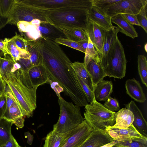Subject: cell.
Instances as JSON below:
<instances>
[{
    "instance_id": "13",
    "label": "cell",
    "mask_w": 147,
    "mask_h": 147,
    "mask_svg": "<svg viewBox=\"0 0 147 147\" xmlns=\"http://www.w3.org/2000/svg\"><path fill=\"white\" fill-rule=\"evenodd\" d=\"M84 63L91 79L94 89L96 85L106 76L101 64L100 56L94 58L84 57Z\"/></svg>"
},
{
    "instance_id": "17",
    "label": "cell",
    "mask_w": 147,
    "mask_h": 147,
    "mask_svg": "<svg viewBox=\"0 0 147 147\" xmlns=\"http://www.w3.org/2000/svg\"><path fill=\"white\" fill-rule=\"evenodd\" d=\"M114 140L106 131L93 130L80 147H99Z\"/></svg>"
},
{
    "instance_id": "4",
    "label": "cell",
    "mask_w": 147,
    "mask_h": 147,
    "mask_svg": "<svg viewBox=\"0 0 147 147\" xmlns=\"http://www.w3.org/2000/svg\"><path fill=\"white\" fill-rule=\"evenodd\" d=\"M84 119L94 130L105 131L115 123L116 113L111 111L96 100L85 106Z\"/></svg>"
},
{
    "instance_id": "32",
    "label": "cell",
    "mask_w": 147,
    "mask_h": 147,
    "mask_svg": "<svg viewBox=\"0 0 147 147\" xmlns=\"http://www.w3.org/2000/svg\"><path fill=\"white\" fill-rule=\"evenodd\" d=\"M15 63L11 57H0V73L1 77L11 72Z\"/></svg>"
},
{
    "instance_id": "52",
    "label": "cell",
    "mask_w": 147,
    "mask_h": 147,
    "mask_svg": "<svg viewBox=\"0 0 147 147\" xmlns=\"http://www.w3.org/2000/svg\"><path fill=\"white\" fill-rule=\"evenodd\" d=\"M117 141L114 140L113 142L99 147H111L117 143Z\"/></svg>"
},
{
    "instance_id": "8",
    "label": "cell",
    "mask_w": 147,
    "mask_h": 147,
    "mask_svg": "<svg viewBox=\"0 0 147 147\" xmlns=\"http://www.w3.org/2000/svg\"><path fill=\"white\" fill-rule=\"evenodd\" d=\"M22 3L34 7L51 11L69 7L90 8L92 0H18Z\"/></svg>"
},
{
    "instance_id": "49",
    "label": "cell",
    "mask_w": 147,
    "mask_h": 147,
    "mask_svg": "<svg viewBox=\"0 0 147 147\" xmlns=\"http://www.w3.org/2000/svg\"><path fill=\"white\" fill-rule=\"evenodd\" d=\"M7 18L3 17L0 13V30L8 24Z\"/></svg>"
},
{
    "instance_id": "21",
    "label": "cell",
    "mask_w": 147,
    "mask_h": 147,
    "mask_svg": "<svg viewBox=\"0 0 147 147\" xmlns=\"http://www.w3.org/2000/svg\"><path fill=\"white\" fill-rule=\"evenodd\" d=\"M18 104L14 102L7 107L3 118L12 122L19 128L24 126V119Z\"/></svg>"
},
{
    "instance_id": "33",
    "label": "cell",
    "mask_w": 147,
    "mask_h": 147,
    "mask_svg": "<svg viewBox=\"0 0 147 147\" xmlns=\"http://www.w3.org/2000/svg\"><path fill=\"white\" fill-rule=\"evenodd\" d=\"M7 46L10 53V56L15 63L20 59L21 55L27 52V51H21L18 49L11 38H7Z\"/></svg>"
},
{
    "instance_id": "30",
    "label": "cell",
    "mask_w": 147,
    "mask_h": 147,
    "mask_svg": "<svg viewBox=\"0 0 147 147\" xmlns=\"http://www.w3.org/2000/svg\"><path fill=\"white\" fill-rule=\"evenodd\" d=\"M119 147H147V137L144 136L117 141L115 144Z\"/></svg>"
},
{
    "instance_id": "2",
    "label": "cell",
    "mask_w": 147,
    "mask_h": 147,
    "mask_svg": "<svg viewBox=\"0 0 147 147\" xmlns=\"http://www.w3.org/2000/svg\"><path fill=\"white\" fill-rule=\"evenodd\" d=\"M9 87L20 106L24 116H32L36 107V92L39 86L29 88L20 80L18 70L2 77Z\"/></svg>"
},
{
    "instance_id": "56",
    "label": "cell",
    "mask_w": 147,
    "mask_h": 147,
    "mask_svg": "<svg viewBox=\"0 0 147 147\" xmlns=\"http://www.w3.org/2000/svg\"><path fill=\"white\" fill-rule=\"evenodd\" d=\"M19 147H22V146H20Z\"/></svg>"
},
{
    "instance_id": "48",
    "label": "cell",
    "mask_w": 147,
    "mask_h": 147,
    "mask_svg": "<svg viewBox=\"0 0 147 147\" xmlns=\"http://www.w3.org/2000/svg\"><path fill=\"white\" fill-rule=\"evenodd\" d=\"M5 82L1 77H0V97L5 95Z\"/></svg>"
},
{
    "instance_id": "22",
    "label": "cell",
    "mask_w": 147,
    "mask_h": 147,
    "mask_svg": "<svg viewBox=\"0 0 147 147\" xmlns=\"http://www.w3.org/2000/svg\"><path fill=\"white\" fill-rule=\"evenodd\" d=\"M75 129L64 134L53 130L51 131L45 138L43 147H63L68 139L74 133Z\"/></svg>"
},
{
    "instance_id": "18",
    "label": "cell",
    "mask_w": 147,
    "mask_h": 147,
    "mask_svg": "<svg viewBox=\"0 0 147 147\" xmlns=\"http://www.w3.org/2000/svg\"><path fill=\"white\" fill-rule=\"evenodd\" d=\"M42 38L41 37L35 40H27L26 49L30 55L33 66L42 64Z\"/></svg>"
},
{
    "instance_id": "7",
    "label": "cell",
    "mask_w": 147,
    "mask_h": 147,
    "mask_svg": "<svg viewBox=\"0 0 147 147\" xmlns=\"http://www.w3.org/2000/svg\"><path fill=\"white\" fill-rule=\"evenodd\" d=\"M127 63L124 48L117 37L114 45L111 55L102 67L106 76L122 78L125 76Z\"/></svg>"
},
{
    "instance_id": "26",
    "label": "cell",
    "mask_w": 147,
    "mask_h": 147,
    "mask_svg": "<svg viewBox=\"0 0 147 147\" xmlns=\"http://www.w3.org/2000/svg\"><path fill=\"white\" fill-rule=\"evenodd\" d=\"M134 119L131 111L126 108H123L116 113L115 123L112 127L119 129L128 128L132 124Z\"/></svg>"
},
{
    "instance_id": "1",
    "label": "cell",
    "mask_w": 147,
    "mask_h": 147,
    "mask_svg": "<svg viewBox=\"0 0 147 147\" xmlns=\"http://www.w3.org/2000/svg\"><path fill=\"white\" fill-rule=\"evenodd\" d=\"M42 63L49 79L57 82L65 94L80 107L88 104L86 96L72 66V63L58 44L54 41L42 39Z\"/></svg>"
},
{
    "instance_id": "28",
    "label": "cell",
    "mask_w": 147,
    "mask_h": 147,
    "mask_svg": "<svg viewBox=\"0 0 147 147\" xmlns=\"http://www.w3.org/2000/svg\"><path fill=\"white\" fill-rule=\"evenodd\" d=\"M72 66L76 74L94 92V87L91 79L85 68L84 63L75 61L72 63Z\"/></svg>"
},
{
    "instance_id": "36",
    "label": "cell",
    "mask_w": 147,
    "mask_h": 147,
    "mask_svg": "<svg viewBox=\"0 0 147 147\" xmlns=\"http://www.w3.org/2000/svg\"><path fill=\"white\" fill-rule=\"evenodd\" d=\"M120 0H92V5L104 11Z\"/></svg>"
},
{
    "instance_id": "50",
    "label": "cell",
    "mask_w": 147,
    "mask_h": 147,
    "mask_svg": "<svg viewBox=\"0 0 147 147\" xmlns=\"http://www.w3.org/2000/svg\"><path fill=\"white\" fill-rule=\"evenodd\" d=\"M24 135L27 138V142L30 145L32 144L33 140V136L29 132L24 133Z\"/></svg>"
},
{
    "instance_id": "35",
    "label": "cell",
    "mask_w": 147,
    "mask_h": 147,
    "mask_svg": "<svg viewBox=\"0 0 147 147\" xmlns=\"http://www.w3.org/2000/svg\"><path fill=\"white\" fill-rule=\"evenodd\" d=\"M15 0H0V13L3 18H8Z\"/></svg>"
},
{
    "instance_id": "29",
    "label": "cell",
    "mask_w": 147,
    "mask_h": 147,
    "mask_svg": "<svg viewBox=\"0 0 147 147\" xmlns=\"http://www.w3.org/2000/svg\"><path fill=\"white\" fill-rule=\"evenodd\" d=\"M13 124L3 118L0 119V147L11 139L12 136L11 127Z\"/></svg>"
},
{
    "instance_id": "46",
    "label": "cell",
    "mask_w": 147,
    "mask_h": 147,
    "mask_svg": "<svg viewBox=\"0 0 147 147\" xmlns=\"http://www.w3.org/2000/svg\"><path fill=\"white\" fill-rule=\"evenodd\" d=\"M7 38H5L3 40H0V51L3 56L5 57L7 54L10 55V53L7 46Z\"/></svg>"
},
{
    "instance_id": "20",
    "label": "cell",
    "mask_w": 147,
    "mask_h": 147,
    "mask_svg": "<svg viewBox=\"0 0 147 147\" xmlns=\"http://www.w3.org/2000/svg\"><path fill=\"white\" fill-rule=\"evenodd\" d=\"M35 26L40 37L44 39L55 41L58 38L66 37L61 30L47 22H41Z\"/></svg>"
},
{
    "instance_id": "15",
    "label": "cell",
    "mask_w": 147,
    "mask_h": 147,
    "mask_svg": "<svg viewBox=\"0 0 147 147\" xmlns=\"http://www.w3.org/2000/svg\"><path fill=\"white\" fill-rule=\"evenodd\" d=\"M88 18V21L96 24L104 30H108L113 26L111 17L94 6L89 10Z\"/></svg>"
},
{
    "instance_id": "27",
    "label": "cell",
    "mask_w": 147,
    "mask_h": 147,
    "mask_svg": "<svg viewBox=\"0 0 147 147\" xmlns=\"http://www.w3.org/2000/svg\"><path fill=\"white\" fill-rule=\"evenodd\" d=\"M113 85L111 81L103 80L94 87V94L96 100L106 101L113 91Z\"/></svg>"
},
{
    "instance_id": "34",
    "label": "cell",
    "mask_w": 147,
    "mask_h": 147,
    "mask_svg": "<svg viewBox=\"0 0 147 147\" xmlns=\"http://www.w3.org/2000/svg\"><path fill=\"white\" fill-rule=\"evenodd\" d=\"M58 44L63 45L85 53L86 50L84 49L77 42L64 38H58L54 41Z\"/></svg>"
},
{
    "instance_id": "54",
    "label": "cell",
    "mask_w": 147,
    "mask_h": 147,
    "mask_svg": "<svg viewBox=\"0 0 147 147\" xmlns=\"http://www.w3.org/2000/svg\"><path fill=\"white\" fill-rule=\"evenodd\" d=\"M111 147H119L117 146H115V145H113Z\"/></svg>"
},
{
    "instance_id": "10",
    "label": "cell",
    "mask_w": 147,
    "mask_h": 147,
    "mask_svg": "<svg viewBox=\"0 0 147 147\" xmlns=\"http://www.w3.org/2000/svg\"><path fill=\"white\" fill-rule=\"evenodd\" d=\"M147 4V0H120L104 11L111 18L119 14L137 15Z\"/></svg>"
},
{
    "instance_id": "53",
    "label": "cell",
    "mask_w": 147,
    "mask_h": 147,
    "mask_svg": "<svg viewBox=\"0 0 147 147\" xmlns=\"http://www.w3.org/2000/svg\"><path fill=\"white\" fill-rule=\"evenodd\" d=\"M147 43H146V44L145 45H144V49L145 50V51H146V52H147Z\"/></svg>"
},
{
    "instance_id": "38",
    "label": "cell",
    "mask_w": 147,
    "mask_h": 147,
    "mask_svg": "<svg viewBox=\"0 0 147 147\" xmlns=\"http://www.w3.org/2000/svg\"><path fill=\"white\" fill-rule=\"evenodd\" d=\"M21 66V69L27 71L33 66L30 59V56L27 52L21 55L20 59L17 61Z\"/></svg>"
},
{
    "instance_id": "41",
    "label": "cell",
    "mask_w": 147,
    "mask_h": 147,
    "mask_svg": "<svg viewBox=\"0 0 147 147\" xmlns=\"http://www.w3.org/2000/svg\"><path fill=\"white\" fill-rule=\"evenodd\" d=\"M103 105L107 109L112 112H115L120 110L119 104L117 100L111 96L105 101Z\"/></svg>"
},
{
    "instance_id": "3",
    "label": "cell",
    "mask_w": 147,
    "mask_h": 147,
    "mask_svg": "<svg viewBox=\"0 0 147 147\" xmlns=\"http://www.w3.org/2000/svg\"><path fill=\"white\" fill-rule=\"evenodd\" d=\"M90 9L69 7L49 11L47 14L46 20L48 22L55 26L76 27L86 30Z\"/></svg>"
},
{
    "instance_id": "24",
    "label": "cell",
    "mask_w": 147,
    "mask_h": 147,
    "mask_svg": "<svg viewBox=\"0 0 147 147\" xmlns=\"http://www.w3.org/2000/svg\"><path fill=\"white\" fill-rule=\"evenodd\" d=\"M126 93L137 102H144L146 98L142 88L139 81L134 78L126 80L125 84Z\"/></svg>"
},
{
    "instance_id": "55",
    "label": "cell",
    "mask_w": 147,
    "mask_h": 147,
    "mask_svg": "<svg viewBox=\"0 0 147 147\" xmlns=\"http://www.w3.org/2000/svg\"><path fill=\"white\" fill-rule=\"evenodd\" d=\"M1 77V74H0V77Z\"/></svg>"
},
{
    "instance_id": "42",
    "label": "cell",
    "mask_w": 147,
    "mask_h": 147,
    "mask_svg": "<svg viewBox=\"0 0 147 147\" xmlns=\"http://www.w3.org/2000/svg\"><path fill=\"white\" fill-rule=\"evenodd\" d=\"M84 57L95 58L99 55L88 37V45L86 50Z\"/></svg>"
},
{
    "instance_id": "45",
    "label": "cell",
    "mask_w": 147,
    "mask_h": 147,
    "mask_svg": "<svg viewBox=\"0 0 147 147\" xmlns=\"http://www.w3.org/2000/svg\"><path fill=\"white\" fill-rule=\"evenodd\" d=\"M123 16L131 24L140 26L136 15L132 14H123Z\"/></svg>"
},
{
    "instance_id": "23",
    "label": "cell",
    "mask_w": 147,
    "mask_h": 147,
    "mask_svg": "<svg viewBox=\"0 0 147 147\" xmlns=\"http://www.w3.org/2000/svg\"><path fill=\"white\" fill-rule=\"evenodd\" d=\"M55 26L62 31L67 39L77 42L82 41H88V34L84 28L63 26Z\"/></svg>"
},
{
    "instance_id": "44",
    "label": "cell",
    "mask_w": 147,
    "mask_h": 147,
    "mask_svg": "<svg viewBox=\"0 0 147 147\" xmlns=\"http://www.w3.org/2000/svg\"><path fill=\"white\" fill-rule=\"evenodd\" d=\"M7 108L6 98L5 95L0 97V119L2 118Z\"/></svg>"
},
{
    "instance_id": "6",
    "label": "cell",
    "mask_w": 147,
    "mask_h": 147,
    "mask_svg": "<svg viewBox=\"0 0 147 147\" xmlns=\"http://www.w3.org/2000/svg\"><path fill=\"white\" fill-rule=\"evenodd\" d=\"M49 11L35 8L15 0L8 18V24L17 25L20 21L30 22L36 20L47 22L46 16Z\"/></svg>"
},
{
    "instance_id": "12",
    "label": "cell",
    "mask_w": 147,
    "mask_h": 147,
    "mask_svg": "<svg viewBox=\"0 0 147 147\" xmlns=\"http://www.w3.org/2000/svg\"><path fill=\"white\" fill-rule=\"evenodd\" d=\"M120 31L118 26H113L108 30H104V40L102 55L100 57V62L102 67L110 58L114 45Z\"/></svg>"
},
{
    "instance_id": "37",
    "label": "cell",
    "mask_w": 147,
    "mask_h": 147,
    "mask_svg": "<svg viewBox=\"0 0 147 147\" xmlns=\"http://www.w3.org/2000/svg\"><path fill=\"white\" fill-rule=\"evenodd\" d=\"M147 4L136 15L137 19L140 25L146 33H147Z\"/></svg>"
},
{
    "instance_id": "14",
    "label": "cell",
    "mask_w": 147,
    "mask_h": 147,
    "mask_svg": "<svg viewBox=\"0 0 147 147\" xmlns=\"http://www.w3.org/2000/svg\"><path fill=\"white\" fill-rule=\"evenodd\" d=\"M86 30L99 56H101L102 53L104 30L96 24L88 21Z\"/></svg>"
},
{
    "instance_id": "40",
    "label": "cell",
    "mask_w": 147,
    "mask_h": 147,
    "mask_svg": "<svg viewBox=\"0 0 147 147\" xmlns=\"http://www.w3.org/2000/svg\"><path fill=\"white\" fill-rule=\"evenodd\" d=\"M13 40L17 47L20 50L26 51L27 45V40L23 37L16 32L15 35L11 38Z\"/></svg>"
},
{
    "instance_id": "5",
    "label": "cell",
    "mask_w": 147,
    "mask_h": 147,
    "mask_svg": "<svg viewBox=\"0 0 147 147\" xmlns=\"http://www.w3.org/2000/svg\"><path fill=\"white\" fill-rule=\"evenodd\" d=\"M58 98L59 117L57 123L53 125V130L64 134L74 129L84 119L82 115L79 106L67 101L61 96Z\"/></svg>"
},
{
    "instance_id": "47",
    "label": "cell",
    "mask_w": 147,
    "mask_h": 147,
    "mask_svg": "<svg viewBox=\"0 0 147 147\" xmlns=\"http://www.w3.org/2000/svg\"><path fill=\"white\" fill-rule=\"evenodd\" d=\"M20 146L16 140L12 136L9 140L0 147H19Z\"/></svg>"
},
{
    "instance_id": "16",
    "label": "cell",
    "mask_w": 147,
    "mask_h": 147,
    "mask_svg": "<svg viewBox=\"0 0 147 147\" xmlns=\"http://www.w3.org/2000/svg\"><path fill=\"white\" fill-rule=\"evenodd\" d=\"M105 131L114 140L119 142L144 136L138 131L132 124L128 128L121 129L109 127L106 129Z\"/></svg>"
},
{
    "instance_id": "39",
    "label": "cell",
    "mask_w": 147,
    "mask_h": 147,
    "mask_svg": "<svg viewBox=\"0 0 147 147\" xmlns=\"http://www.w3.org/2000/svg\"><path fill=\"white\" fill-rule=\"evenodd\" d=\"M77 77L81 86L82 89L86 96L88 102L92 103L96 100L94 97V92L76 74Z\"/></svg>"
},
{
    "instance_id": "19",
    "label": "cell",
    "mask_w": 147,
    "mask_h": 147,
    "mask_svg": "<svg viewBox=\"0 0 147 147\" xmlns=\"http://www.w3.org/2000/svg\"><path fill=\"white\" fill-rule=\"evenodd\" d=\"M126 108L131 111L134 119L132 125L141 134L147 137V123L141 111L134 102L131 101L125 105Z\"/></svg>"
},
{
    "instance_id": "11",
    "label": "cell",
    "mask_w": 147,
    "mask_h": 147,
    "mask_svg": "<svg viewBox=\"0 0 147 147\" xmlns=\"http://www.w3.org/2000/svg\"><path fill=\"white\" fill-rule=\"evenodd\" d=\"M93 129L85 120L75 128L63 147H80L85 141Z\"/></svg>"
},
{
    "instance_id": "9",
    "label": "cell",
    "mask_w": 147,
    "mask_h": 147,
    "mask_svg": "<svg viewBox=\"0 0 147 147\" xmlns=\"http://www.w3.org/2000/svg\"><path fill=\"white\" fill-rule=\"evenodd\" d=\"M18 70L20 80L29 88L47 82L49 78L47 69L43 64L33 66L27 71L21 68Z\"/></svg>"
},
{
    "instance_id": "25",
    "label": "cell",
    "mask_w": 147,
    "mask_h": 147,
    "mask_svg": "<svg viewBox=\"0 0 147 147\" xmlns=\"http://www.w3.org/2000/svg\"><path fill=\"white\" fill-rule=\"evenodd\" d=\"M111 22L117 25L120 29L119 32L126 36L133 39L138 37V33L133 25L122 14H118L111 17Z\"/></svg>"
},
{
    "instance_id": "43",
    "label": "cell",
    "mask_w": 147,
    "mask_h": 147,
    "mask_svg": "<svg viewBox=\"0 0 147 147\" xmlns=\"http://www.w3.org/2000/svg\"><path fill=\"white\" fill-rule=\"evenodd\" d=\"M47 82L50 84L51 87L55 92L58 97H60L61 96L60 94L61 92H63V90L59 83L51 80L49 78Z\"/></svg>"
},
{
    "instance_id": "51",
    "label": "cell",
    "mask_w": 147,
    "mask_h": 147,
    "mask_svg": "<svg viewBox=\"0 0 147 147\" xmlns=\"http://www.w3.org/2000/svg\"><path fill=\"white\" fill-rule=\"evenodd\" d=\"M81 46L85 50L87 48L88 41H82L78 42Z\"/></svg>"
},
{
    "instance_id": "31",
    "label": "cell",
    "mask_w": 147,
    "mask_h": 147,
    "mask_svg": "<svg viewBox=\"0 0 147 147\" xmlns=\"http://www.w3.org/2000/svg\"><path fill=\"white\" fill-rule=\"evenodd\" d=\"M138 69L142 82L147 87V60L144 55L138 57Z\"/></svg>"
}]
</instances>
